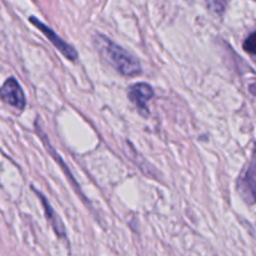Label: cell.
<instances>
[{"label": "cell", "mask_w": 256, "mask_h": 256, "mask_svg": "<svg viewBox=\"0 0 256 256\" xmlns=\"http://www.w3.org/2000/svg\"><path fill=\"white\" fill-rule=\"evenodd\" d=\"M94 42L106 62L124 76H134L142 72V62L135 55L104 35H96Z\"/></svg>", "instance_id": "cell-1"}, {"label": "cell", "mask_w": 256, "mask_h": 256, "mask_svg": "<svg viewBox=\"0 0 256 256\" xmlns=\"http://www.w3.org/2000/svg\"><path fill=\"white\" fill-rule=\"evenodd\" d=\"M236 188L238 192L246 204H256V148L249 166L238 179Z\"/></svg>", "instance_id": "cell-2"}, {"label": "cell", "mask_w": 256, "mask_h": 256, "mask_svg": "<svg viewBox=\"0 0 256 256\" xmlns=\"http://www.w3.org/2000/svg\"><path fill=\"white\" fill-rule=\"evenodd\" d=\"M29 22H32V24H34L35 26L38 28V29L40 30V32H42V34L46 36V39L49 40L50 42H52V45H54L55 48H56L58 50H59L60 52H62V55H64L66 59L69 60H76L78 58V52L76 49H75L72 45L68 44L65 40H62V38L59 36V35L56 34V32H54L52 29H50L49 26H46V25L44 24L42 22H40V20H38L35 16H30L29 18Z\"/></svg>", "instance_id": "cell-3"}, {"label": "cell", "mask_w": 256, "mask_h": 256, "mask_svg": "<svg viewBox=\"0 0 256 256\" xmlns=\"http://www.w3.org/2000/svg\"><path fill=\"white\" fill-rule=\"evenodd\" d=\"M154 96V89L146 82H136L128 89V98L130 102L144 114H149L146 104Z\"/></svg>", "instance_id": "cell-4"}, {"label": "cell", "mask_w": 256, "mask_h": 256, "mask_svg": "<svg viewBox=\"0 0 256 256\" xmlns=\"http://www.w3.org/2000/svg\"><path fill=\"white\" fill-rule=\"evenodd\" d=\"M2 99L4 100L6 104L12 105V106L20 110L24 109L25 104H26L24 92H22L20 84L16 82V79H14V78H9V79L4 82V85H2Z\"/></svg>", "instance_id": "cell-5"}, {"label": "cell", "mask_w": 256, "mask_h": 256, "mask_svg": "<svg viewBox=\"0 0 256 256\" xmlns=\"http://www.w3.org/2000/svg\"><path fill=\"white\" fill-rule=\"evenodd\" d=\"M35 192H36V195L39 196V199L42 200V205H44V210H45V215H46V219L48 222H50V226L52 228V230L55 232V234L58 235L59 238H66V230H65V226L64 224H62V219L59 218V215L55 212V210L52 209V205L48 202V200L45 199L44 195L42 194V192H36V190H34Z\"/></svg>", "instance_id": "cell-6"}, {"label": "cell", "mask_w": 256, "mask_h": 256, "mask_svg": "<svg viewBox=\"0 0 256 256\" xmlns=\"http://www.w3.org/2000/svg\"><path fill=\"white\" fill-rule=\"evenodd\" d=\"M206 2L212 12H216V14H222L225 10V8H226L229 0H206Z\"/></svg>", "instance_id": "cell-7"}, {"label": "cell", "mask_w": 256, "mask_h": 256, "mask_svg": "<svg viewBox=\"0 0 256 256\" xmlns=\"http://www.w3.org/2000/svg\"><path fill=\"white\" fill-rule=\"evenodd\" d=\"M244 49L245 52L256 55V32L246 38V40L244 42Z\"/></svg>", "instance_id": "cell-8"}, {"label": "cell", "mask_w": 256, "mask_h": 256, "mask_svg": "<svg viewBox=\"0 0 256 256\" xmlns=\"http://www.w3.org/2000/svg\"><path fill=\"white\" fill-rule=\"evenodd\" d=\"M249 90H250V92H252V94L256 95V84H252V85H250Z\"/></svg>", "instance_id": "cell-9"}]
</instances>
